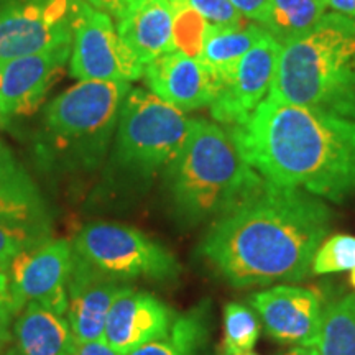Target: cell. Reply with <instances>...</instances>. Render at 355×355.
Listing matches in <instances>:
<instances>
[{"label": "cell", "mask_w": 355, "mask_h": 355, "mask_svg": "<svg viewBox=\"0 0 355 355\" xmlns=\"http://www.w3.org/2000/svg\"><path fill=\"white\" fill-rule=\"evenodd\" d=\"M285 355H321L318 347H295Z\"/></svg>", "instance_id": "cell-35"}, {"label": "cell", "mask_w": 355, "mask_h": 355, "mask_svg": "<svg viewBox=\"0 0 355 355\" xmlns=\"http://www.w3.org/2000/svg\"><path fill=\"white\" fill-rule=\"evenodd\" d=\"M69 56L71 43L0 66V125L37 109Z\"/></svg>", "instance_id": "cell-14"}, {"label": "cell", "mask_w": 355, "mask_h": 355, "mask_svg": "<svg viewBox=\"0 0 355 355\" xmlns=\"http://www.w3.org/2000/svg\"><path fill=\"white\" fill-rule=\"evenodd\" d=\"M0 217L50 227V212L20 159L0 141Z\"/></svg>", "instance_id": "cell-18"}, {"label": "cell", "mask_w": 355, "mask_h": 355, "mask_svg": "<svg viewBox=\"0 0 355 355\" xmlns=\"http://www.w3.org/2000/svg\"><path fill=\"white\" fill-rule=\"evenodd\" d=\"M235 355H259V354H254V352H252V350H250V352H242V354H235Z\"/></svg>", "instance_id": "cell-37"}, {"label": "cell", "mask_w": 355, "mask_h": 355, "mask_svg": "<svg viewBox=\"0 0 355 355\" xmlns=\"http://www.w3.org/2000/svg\"><path fill=\"white\" fill-rule=\"evenodd\" d=\"M230 2L245 19L255 20L260 25L265 19L266 12H268L272 0H230Z\"/></svg>", "instance_id": "cell-29"}, {"label": "cell", "mask_w": 355, "mask_h": 355, "mask_svg": "<svg viewBox=\"0 0 355 355\" xmlns=\"http://www.w3.org/2000/svg\"><path fill=\"white\" fill-rule=\"evenodd\" d=\"M282 50V44L266 33L243 55L219 83V91L209 107L214 121L235 127L255 112L272 91Z\"/></svg>", "instance_id": "cell-11"}, {"label": "cell", "mask_w": 355, "mask_h": 355, "mask_svg": "<svg viewBox=\"0 0 355 355\" xmlns=\"http://www.w3.org/2000/svg\"><path fill=\"white\" fill-rule=\"evenodd\" d=\"M170 2H176V0H170Z\"/></svg>", "instance_id": "cell-39"}, {"label": "cell", "mask_w": 355, "mask_h": 355, "mask_svg": "<svg viewBox=\"0 0 355 355\" xmlns=\"http://www.w3.org/2000/svg\"><path fill=\"white\" fill-rule=\"evenodd\" d=\"M130 285L97 268L83 257H74L68 279L66 321L78 343L104 339L105 319L114 301Z\"/></svg>", "instance_id": "cell-13"}, {"label": "cell", "mask_w": 355, "mask_h": 355, "mask_svg": "<svg viewBox=\"0 0 355 355\" xmlns=\"http://www.w3.org/2000/svg\"><path fill=\"white\" fill-rule=\"evenodd\" d=\"M250 306L273 339L296 347H316L324 321L319 293L290 283L254 293Z\"/></svg>", "instance_id": "cell-12"}, {"label": "cell", "mask_w": 355, "mask_h": 355, "mask_svg": "<svg viewBox=\"0 0 355 355\" xmlns=\"http://www.w3.org/2000/svg\"><path fill=\"white\" fill-rule=\"evenodd\" d=\"M74 252L69 241H46L25 250L8 270V298L13 314L28 304H40L66 318L68 279Z\"/></svg>", "instance_id": "cell-10"}, {"label": "cell", "mask_w": 355, "mask_h": 355, "mask_svg": "<svg viewBox=\"0 0 355 355\" xmlns=\"http://www.w3.org/2000/svg\"><path fill=\"white\" fill-rule=\"evenodd\" d=\"M326 7L355 20V0H324Z\"/></svg>", "instance_id": "cell-33"}, {"label": "cell", "mask_w": 355, "mask_h": 355, "mask_svg": "<svg viewBox=\"0 0 355 355\" xmlns=\"http://www.w3.org/2000/svg\"><path fill=\"white\" fill-rule=\"evenodd\" d=\"M171 3L175 6V48L173 50L199 58L207 24L196 12L183 3Z\"/></svg>", "instance_id": "cell-27"}, {"label": "cell", "mask_w": 355, "mask_h": 355, "mask_svg": "<svg viewBox=\"0 0 355 355\" xmlns=\"http://www.w3.org/2000/svg\"><path fill=\"white\" fill-rule=\"evenodd\" d=\"M132 2H135V0H123V6H127V3H132Z\"/></svg>", "instance_id": "cell-38"}, {"label": "cell", "mask_w": 355, "mask_h": 355, "mask_svg": "<svg viewBox=\"0 0 355 355\" xmlns=\"http://www.w3.org/2000/svg\"><path fill=\"white\" fill-rule=\"evenodd\" d=\"M355 266V235H327L316 250L311 273L327 275L347 272Z\"/></svg>", "instance_id": "cell-26"}, {"label": "cell", "mask_w": 355, "mask_h": 355, "mask_svg": "<svg viewBox=\"0 0 355 355\" xmlns=\"http://www.w3.org/2000/svg\"><path fill=\"white\" fill-rule=\"evenodd\" d=\"M322 199L263 180L259 188L212 220L199 254L235 288L296 283L332 229Z\"/></svg>", "instance_id": "cell-1"}, {"label": "cell", "mask_w": 355, "mask_h": 355, "mask_svg": "<svg viewBox=\"0 0 355 355\" xmlns=\"http://www.w3.org/2000/svg\"><path fill=\"white\" fill-rule=\"evenodd\" d=\"M260 336L259 318L241 303H229L224 309V354L250 352Z\"/></svg>", "instance_id": "cell-25"}, {"label": "cell", "mask_w": 355, "mask_h": 355, "mask_svg": "<svg viewBox=\"0 0 355 355\" xmlns=\"http://www.w3.org/2000/svg\"><path fill=\"white\" fill-rule=\"evenodd\" d=\"M324 0H272L260 26L286 46L313 28L326 12Z\"/></svg>", "instance_id": "cell-21"}, {"label": "cell", "mask_w": 355, "mask_h": 355, "mask_svg": "<svg viewBox=\"0 0 355 355\" xmlns=\"http://www.w3.org/2000/svg\"><path fill=\"white\" fill-rule=\"evenodd\" d=\"M84 3H89L91 7L97 8V10H102L105 13H109L110 17H115V19H119L121 17V13L123 12V0H81Z\"/></svg>", "instance_id": "cell-32"}, {"label": "cell", "mask_w": 355, "mask_h": 355, "mask_svg": "<svg viewBox=\"0 0 355 355\" xmlns=\"http://www.w3.org/2000/svg\"><path fill=\"white\" fill-rule=\"evenodd\" d=\"M242 157L266 183L343 204L355 198V121L266 97L229 127Z\"/></svg>", "instance_id": "cell-2"}, {"label": "cell", "mask_w": 355, "mask_h": 355, "mask_svg": "<svg viewBox=\"0 0 355 355\" xmlns=\"http://www.w3.org/2000/svg\"><path fill=\"white\" fill-rule=\"evenodd\" d=\"M350 285H352V288L355 290V266L350 270Z\"/></svg>", "instance_id": "cell-36"}, {"label": "cell", "mask_w": 355, "mask_h": 355, "mask_svg": "<svg viewBox=\"0 0 355 355\" xmlns=\"http://www.w3.org/2000/svg\"><path fill=\"white\" fill-rule=\"evenodd\" d=\"M175 313L157 296L128 288L114 301L104 326V340L115 352L127 355L159 339L175 322Z\"/></svg>", "instance_id": "cell-16"}, {"label": "cell", "mask_w": 355, "mask_h": 355, "mask_svg": "<svg viewBox=\"0 0 355 355\" xmlns=\"http://www.w3.org/2000/svg\"><path fill=\"white\" fill-rule=\"evenodd\" d=\"M265 35L266 32L260 25L247 21L237 28H216L207 25L199 60L220 83Z\"/></svg>", "instance_id": "cell-20"}, {"label": "cell", "mask_w": 355, "mask_h": 355, "mask_svg": "<svg viewBox=\"0 0 355 355\" xmlns=\"http://www.w3.org/2000/svg\"><path fill=\"white\" fill-rule=\"evenodd\" d=\"M69 74L78 81L133 83L145 68L119 37L109 13L76 0Z\"/></svg>", "instance_id": "cell-8"}, {"label": "cell", "mask_w": 355, "mask_h": 355, "mask_svg": "<svg viewBox=\"0 0 355 355\" xmlns=\"http://www.w3.org/2000/svg\"><path fill=\"white\" fill-rule=\"evenodd\" d=\"M50 239V227L0 217V270L8 273L17 257Z\"/></svg>", "instance_id": "cell-24"}, {"label": "cell", "mask_w": 355, "mask_h": 355, "mask_svg": "<svg viewBox=\"0 0 355 355\" xmlns=\"http://www.w3.org/2000/svg\"><path fill=\"white\" fill-rule=\"evenodd\" d=\"M193 119L150 89L130 87L122 102L105 180L132 189L165 171L183 146Z\"/></svg>", "instance_id": "cell-6"}, {"label": "cell", "mask_w": 355, "mask_h": 355, "mask_svg": "<svg viewBox=\"0 0 355 355\" xmlns=\"http://www.w3.org/2000/svg\"><path fill=\"white\" fill-rule=\"evenodd\" d=\"M0 300H10L8 298V273L0 270Z\"/></svg>", "instance_id": "cell-34"}, {"label": "cell", "mask_w": 355, "mask_h": 355, "mask_svg": "<svg viewBox=\"0 0 355 355\" xmlns=\"http://www.w3.org/2000/svg\"><path fill=\"white\" fill-rule=\"evenodd\" d=\"M66 355H121L110 347L104 339L87 340V343H78L73 339Z\"/></svg>", "instance_id": "cell-30"}, {"label": "cell", "mask_w": 355, "mask_h": 355, "mask_svg": "<svg viewBox=\"0 0 355 355\" xmlns=\"http://www.w3.org/2000/svg\"><path fill=\"white\" fill-rule=\"evenodd\" d=\"M146 86L183 112L211 107L219 81L196 56L168 51L145 66Z\"/></svg>", "instance_id": "cell-15"}, {"label": "cell", "mask_w": 355, "mask_h": 355, "mask_svg": "<svg viewBox=\"0 0 355 355\" xmlns=\"http://www.w3.org/2000/svg\"><path fill=\"white\" fill-rule=\"evenodd\" d=\"M196 12L209 26L237 28L245 24V17L232 6L230 0H176Z\"/></svg>", "instance_id": "cell-28"}, {"label": "cell", "mask_w": 355, "mask_h": 355, "mask_svg": "<svg viewBox=\"0 0 355 355\" xmlns=\"http://www.w3.org/2000/svg\"><path fill=\"white\" fill-rule=\"evenodd\" d=\"M76 0H10L0 6V66L68 44Z\"/></svg>", "instance_id": "cell-9"}, {"label": "cell", "mask_w": 355, "mask_h": 355, "mask_svg": "<svg viewBox=\"0 0 355 355\" xmlns=\"http://www.w3.org/2000/svg\"><path fill=\"white\" fill-rule=\"evenodd\" d=\"M74 252L110 277L170 282L181 272L176 257L141 230L117 222L84 225L73 241Z\"/></svg>", "instance_id": "cell-7"}, {"label": "cell", "mask_w": 355, "mask_h": 355, "mask_svg": "<svg viewBox=\"0 0 355 355\" xmlns=\"http://www.w3.org/2000/svg\"><path fill=\"white\" fill-rule=\"evenodd\" d=\"M12 316L10 300H0V352L10 345L12 340Z\"/></svg>", "instance_id": "cell-31"}, {"label": "cell", "mask_w": 355, "mask_h": 355, "mask_svg": "<svg viewBox=\"0 0 355 355\" xmlns=\"http://www.w3.org/2000/svg\"><path fill=\"white\" fill-rule=\"evenodd\" d=\"M128 83L78 81L43 110L35 150L50 171L89 173L102 165Z\"/></svg>", "instance_id": "cell-5"}, {"label": "cell", "mask_w": 355, "mask_h": 355, "mask_svg": "<svg viewBox=\"0 0 355 355\" xmlns=\"http://www.w3.org/2000/svg\"><path fill=\"white\" fill-rule=\"evenodd\" d=\"M171 214L194 227L232 209L263 183L242 157L229 128L193 119L183 146L163 171Z\"/></svg>", "instance_id": "cell-3"}, {"label": "cell", "mask_w": 355, "mask_h": 355, "mask_svg": "<svg viewBox=\"0 0 355 355\" xmlns=\"http://www.w3.org/2000/svg\"><path fill=\"white\" fill-rule=\"evenodd\" d=\"M268 96L355 121V20L324 13L304 37L283 46Z\"/></svg>", "instance_id": "cell-4"}, {"label": "cell", "mask_w": 355, "mask_h": 355, "mask_svg": "<svg viewBox=\"0 0 355 355\" xmlns=\"http://www.w3.org/2000/svg\"><path fill=\"white\" fill-rule=\"evenodd\" d=\"M316 347L321 355H355V295L344 296L324 309Z\"/></svg>", "instance_id": "cell-23"}, {"label": "cell", "mask_w": 355, "mask_h": 355, "mask_svg": "<svg viewBox=\"0 0 355 355\" xmlns=\"http://www.w3.org/2000/svg\"><path fill=\"white\" fill-rule=\"evenodd\" d=\"M117 32L144 66L175 48V6L170 0H135L117 19Z\"/></svg>", "instance_id": "cell-17"}, {"label": "cell", "mask_w": 355, "mask_h": 355, "mask_svg": "<svg viewBox=\"0 0 355 355\" xmlns=\"http://www.w3.org/2000/svg\"><path fill=\"white\" fill-rule=\"evenodd\" d=\"M73 344L64 316L40 304H28L17 314L8 355H66Z\"/></svg>", "instance_id": "cell-19"}, {"label": "cell", "mask_w": 355, "mask_h": 355, "mask_svg": "<svg viewBox=\"0 0 355 355\" xmlns=\"http://www.w3.org/2000/svg\"><path fill=\"white\" fill-rule=\"evenodd\" d=\"M207 311L196 308L178 316L165 336L140 345L127 355H196L207 340Z\"/></svg>", "instance_id": "cell-22"}]
</instances>
